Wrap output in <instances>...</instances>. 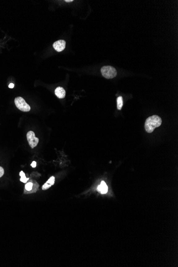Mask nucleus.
<instances>
[{
    "label": "nucleus",
    "mask_w": 178,
    "mask_h": 267,
    "mask_svg": "<svg viewBox=\"0 0 178 267\" xmlns=\"http://www.w3.org/2000/svg\"><path fill=\"white\" fill-rule=\"evenodd\" d=\"M108 186L107 185L106 183H105V182L104 181H101L100 185L97 188L98 191H99L102 194H106L108 192Z\"/></svg>",
    "instance_id": "nucleus-8"
},
{
    "label": "nucleus",
    "mask_w": 178,
    "mask_h": 267,
    "mask_svg": "<svg viewBox=\"0 0 178 267\" xmlns=\"http://www.w3.org/2000/svg\"><path fill=\"white\" fill-rule=\"evenodd\" d=\"M65 2H73V0H66V1H65Z\"/></svg>",
    "instance_id": "nucleus-15"
},
{
    "label": "nucleus",
    "mask_w": 178,
    "mask_h": 267,
    "mask_svg": "<svg viewBox=\"0 0 178 267\" xmlns=\"http://www.w3.org/2000/svg\"><path fill=\"white\" fill-rule=\"evenodd\" d=\"M55 94L59 99H63L66 96V91L62 87H57L55 90Z\"/></svg>",
    "instance_id": "nucleus-7"
},
{
    "label": "nucleus",
    "mask_w": 178,
    "mask_h": 267,
    "mask_svg": "<svg viewBox=\"0 0 178 267\" xmlns=\"http://www.w3.org/2000/svg\"><path fill=\"white\" fill-rule=\"evenodd\" d=\"M39 185L36 182L33 181L26 183L25 185V193H35L39 188Z\"/></svg>",
    "instance_id": "nucleus-5"
},
{
    "label": "nucleus",
    "mask_w": 178,
    "mask_h": 267,
    "mask_svg": "<svg viewBox=\"0 0 178 267\" xmlns=\"http://www.w3.org/2000/svg\"><path fill=\"white\" fill-rule=\"evenodd\" d=\"M4 169L0 166V177H2V176L4 175Z\"/></svg>",
    "instance_id": "nucleus-12"
},
{
    "label": "nucleus",
    "mask_w": 178,
    "mask_h": 267,
    "mask_svg": "<svg viewBox=\"0 0 178 267\" xmlns=\"http://www.w3.org/2000/svg\"><path fill=\"white\" fill-rule=\"evenodd\" d=\"M14 86H15L14 84H13V83H10L9 84V88H10V89H12V88H14Z\"/></svg>",
    "instance_id": "nucleus-14"
},
{
    "label": "nucleus",
    "mask_w": 178,
    "mask_h": 267,
    "mask_svg": "<svg viewBox=\"0 0 178 267\" xmlns=\"http://www.w3.org/2000/svg\"><path fill=\"white\" fill-rule=\"evenodd\" d=\"M31 165L32 168H35L36 166V162H35V161H33Z\"/></svg>",
    "instance_id": "nucleus-13"
},
{
    "label": "nucleus",
    "mask_w": 178,
    "mask_h": 267,
    "mask_svg": "<svg viewBox=\"0 0 178 267\" xmlns=\"http://www.w3.org/2000/svg\"><path fill=\"white\" fill-rule=\"evenodd\" d=\"M101 73L103 76L107 79L114 78L117 75L116 69L110 66H105L101 69Z\"/></svg>",
    "instance_id": "nucleus-2"
},
{
    "label": "nucleus",
    "mask_w": 178,
    "mask_h": 267,
    "mask_svg": "<svg viewBox=\"0 0 178 267\" xmlns=\"http://www.w3.org/2000/svg\"><path fill=\"white\" fill-rule=\"evenodd\" d=\"M27 139L31 148H34L39 144V138L35 136V133L33 131H30L27 133Z\"/></svg>",
    "instance_id": "nucleus-4"
},
{
    "label": "nucleus",
    "mask_w": 178,
    "mask_h": 267,
    "mask_svg": "<svg viewBox=\"0 0 178 267\" xmlns=\"http://www.w3.org/2000/svg\"><path fill=\"white\" fill-rule=\"evenodd\" d=\"M54 181H55V177H53H53H50L49 179L47 181V182L44 183V184L43 185V190H47V189H48L49 188H50L52 186L54 185Z\"/></svg>",
    "instance_id": "nucleus-9"
},
{
    "label": "nucleus",
    "mask_w": 178,
    "mask_h": 267,
    "mask_svg": "<svg viewBox=\"0 0 178 267\" xmlns=\"http://www.w3.org/2000/svg\"><path fill=\"white\" fill-rule=\"evenodd\" d=\"M162 121L161 117L157 115H153L147 118L145 123V128L146 132L149 133L153 132L155 128L162 124Z\"/></svg>",
    "instance_id": "nucleus-1"
},
{
    "label": "nucleus",
    "mask_w": 178,
    "mask_h": 267,
    "mask_svg": "<svg viewBox=\"0 0 178 267\" xmlns=\"http://www.w3.org/2000/svg\"><path fill=\"white\" fill-rule=\"evenodd\" d=\"M19 175L21 177L20 181L23 182V183L27 182V181L29 180V178H27V177H26L25 174L23 173V171L20 172Z\"/></svg>",
    "instance_id": "nucleus-11"
},
{
    "label": "nucleus",
    "mask_w": 178,
    "mask_h": 267,
    "mask_svg": "<svg viewBox=\"0 0 178 267\" xmlns=\"http://www.w3.org/2000/svg\"><path fill=\"white\" fill-rule=\"evenodd\" d=\"M15 103L18 109L23 112H28L31 110L29 105L27 104L24 99L21 97H18L15 99Z\"/></svg>",
    "instance_id": "nucleus-3"
},
{
    "label": "nucleus",
    "mask_w": 178,
    "mask_h": 267,
    "mask_svg": "<svg viewBox=\"0 0 178 267\" xmlns=\"http://www.w3.org/2000/svg\"><path fill=\"white\" fill-rule=\"evenodd\" d=\"M53 47L57 52H61L66 47V42L64 40H58L53 44Z\"/></svg>",
    "instance_id": "nucleus-6"
},
{
    "label": "nucleus",
    "mask_w": 178,
    "mask_h": 267,
    "mask_svg": "<svg viewBox=\"0 0 178 267\" xmlns=\"http://www.w3.org/2000/svg\"><path fill=\"white\" fill-rule=\"evenodd\" d=\"M123 106V100L121 96H120L117 99V106L118 110H121Z\"/></svg>",
    "instance_id": "nucleus-10"
}]
</instances>
